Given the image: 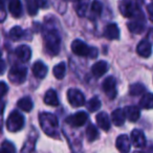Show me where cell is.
<instances>
[{"mask_svg":"<svg viewBox=\"0 0 153 153\" xmlns=\"http://www.w3.org/2000/svg\"><path fill=\"white\" fill-rule=\"evenodd\" d=\"M45 43V51L49 56H57L61 48V36L57 28L49 27L43 34Z\"/></svg>","mask_w":153,"mask_h":153,"instance_id":"1","label":"cell"},{"mask_svg":"<svg viewBox=\"0 0 153 153\" xmlns=\"http://www.w3.org/2000/svg\"><path fill=\"white\" fill-rule=\"evenodd\" d=\"M39 123L42 130L49 136H55L58 134V119L56 115L49 112H42L39 114Z\"/></svg>","mask_w":153,"mask_h":153,"instance_id":"2","label":"cell"},{"mask_svg":"<svg viewBox=\"0 0 153 153\" xmlns=\"http://www.w3.org/2000/svg\"><path fill=\"white\" fill-rule=\"evenodd\" d=\"M71 51L74 55L80 57H88L91 59H96L98 57V48L89 46L80 39H76L72 41Z\"/></svg>","mask_w":153,"mask_h":153,"instance_id":"3","label":"cell"},{"mask_svg":"<svg viewBox=\"0 0 153 153\" xmlns=\"http://www.w3.org/2000/svg\"><path fill=\"white\" fill-rule=\"evenodd\" d=\"M24 126V117L18 110H14L10 113L7 120V128L11 132H17Z\"/></svg>","mask_w":153,"mask_h":153,"instance_id":"4","label":"cell"},{"mask_svg":"<svg viewBox=\"0 0 153 153\" xmlns=\"http://www.w3.org/2000/svg\"><path fill=\"white\" fill-rule=\"evenodd\" d=\"M26 76H27V69L25 66L22 65H14L11 67L9 72V79L14 84H22L25 82Z\"/></svg>","mask_w":153,"mask_h":153,"instance_id":"5","label":"cell"},{"mask_svg":"<svg viewBox=\"0 0 153 153\" xmlns=\"http://www.w3.org/2000/svg\"><path fill=\"white\" fill-rule=\"evenodd\" d=\"M120 11L122 15L126 18H133L140 15V10L138 7V3L134 1H123L120 3Z\"/></svg>","mask_w":153,"mask_h":153,"instance_id":"6","label":"cell"},{"mask_svg":"<svg viewBox=\"0 0 153 153\" xmlns=\"http://www.w3.org/2000/svg\"><path fill=\"white\" fill-rule=\"evenodd\" d=\"M102 88L104 90L105 94L108 97L110 100H113V99L117 97V79L114 76H107L106 79L103 81L102 84Z\"/></svg>","mask_w":153,"mask_h":153,"instance_id":"7","label":"cell"},{"mask_svg":"<svg viewBox=\"0 0 153 153\" xmlns=\"http://www.w3.org/2000/svg\"><path fill=\"white\" fill-rule=\"evenodd\" d=\"M67 99L72 107H81L85 104L84 94L76 88H70L67 91Z\"/></svg>","mask_w":153,"mask_h":153,"instance_id":"8","label":"cell"},{"mask_svg":"<svg viewBox=\"0 0 153 153\" xmlns=\"http://www.w3.org/2000/svg\"><path fill=\"white\" fill-rule=\"evenodd\" d=\"M88 114L85 111H79L74 114H71L66 119V123L69 124L71 127H81L87 122Z\"/></svg>","mask_w":153,"mask_h":153,"instance_id":"9","label":"cell"},{"mask_svg":"<svg viewBox=\"0 0 153 153\" xmlns=\"http://www.w3.org/2000/svg\"><path fill=\"white\" fill-rule=\"evenodd\" d=\"M145 24L146 23H145L144 17H143V15L140 14L135 19H133L132 21H130L129 23H128V28H129L130 32L133 33V34L140 35L145 30Z\"/></svg>","mask_w":153,"mask_h":153,"instance_id":"10","label":"cell"},{"mask_svg":"<svg viewBox=\"0 0 153 153\" xmlns=\"http://www.w3.org/2000/svg\"><path fill=\"white\" fill-rule=\"evenodd\" d=\"M135 148H144L146 146V136L140 129H134L131 132V142Z\"/></svg>","mask_w":153,"mask_h":153,"instance_id":"11","label":"cell"},{"mask_svg":"<svg viewBox=\"0 0 153 153\" xmlns=\"http://www.w3.org/2000/svg\"><path fill=\"white\" fill-rule=\"evenodd\" d=\"M115 147L121 153H129L130 147H131V143L126 134H122V135L117 136V142H115Z\"/></svg>","mask_w":153,"mask_h":153,"instance_id":"12","label":"cell"},{"mask_svg":"<svg viewBox=\"0 0 153 153\" xmlns=\"http://www.w3.org/2000/svg\"><path fill=\"white\" fill-rule=\"evenodd\" d=\"M109 69V65L106 61H98L91 67V72L96 78H101Z\"/></svg>","mask_w":153,"mask_h":153,"instance_id":"13","label":"cell"},{"mask_svg":"<svg viewBox=\"0 0 153 153\" xmlns=\"http://www.w3.org/2000/svg\"><path fill=\"white\" fill-rule=\"evenodd\" d=\"M136 51L143 58H149L152 53V45L148 40H142L136 46Z\"/></svg>","mask_w":153,"mask_h":153,"instance_id":"14","label":"cell"},{"mask_svg":"<svg viewBox=\"0 0 153 153\" xmlns=\"http://www.w3.org/2000/svg\"><path fill=\"white\" fill-rule=\"evenodd\" d=\"M15 53L17 56V58L22 62H28L32 57V51L30 47L27 45H20L16 48Z\"/></svg>","mask_w":153,"mask_h":153,"instance_id":"15","label":"cell"},{"mask_svg":"<svg viewBox=\"0 0 153 153\" xmlns=\"http://www.w3.org/2000/svg\"><path fill=\"white\" fill-rule=\"evenodd\" d=\"M104 36L108 40H117V39H120V28L117 25V23L108 24L104 30Z\"/></svg>","mask_w":153,"mask_h":153,"instance_id":"16","label":"cell"},{"mask_svg":"<svg viewBox=\"0 0 153 153\" xmlns=\"http://www.w3.org/2000/svg\"><path fill=\"white\" fill-rule=\"evenodd\" d=\"M97 124L100 128H102L105 131H108L109 128H110V119H109V115L106 112L102 111V112L98 113L96 117Z\"/></svg>","mask_w":153,"mask_h":153,"instance_id":"17","label":"cell"},{"mask_svg":"<svg viewBox=\"0 0 153 153\" xmlns=\"http://www.w3.org/2000/svg\"><path fill=\"white\" fill-rule=\"evenodd\" d=\"M47 71H48L47 66L45 65L43 62L37 61V62H35L34 65H33V74H34L37 78H39V79H44L45 76L47 74Z\"/></svg>","mask_w":153,"mask_h":153,"instance_id":"18","label":"cell"},{"mask_svg":"<svg viewBox=\"0 0 153 153\" xmlns=\"http://www.w3.org/2000/svg\"><path fill=\"white\" fill-rule=\"evenodd\" d=\"M123 111L125 117L129 120L130 122H136L140 117V111L138 107L136 106H127Z\"/></svg>","mask_w":153,"mask_h":153,"instance_id":"19","label":"cell"},{"mask_svg":"<svg viewBox=\"0 0 153 153\" xmlns=\"http://www.w3.org/2000/svg\"><path fill=\"white\" fill-rule=\"evenodd\" d=\"M111 121H112V123L114 124L115 126H117V127L123 126L126 121L123 109L117 108V109H115V110H113L112 113H111Z\"/></svg>","mask_w":153,"mask_h":153,"instance_id":"20","label":"cell"},{"mask_svg":"<svg viewBox=\"0 0 153 153\" xmlns=\"http://www.w3.org/2000/svg\"><path fill=\"white\" fill-rule=\"evenodd\" d=\"M9 11L15 18H19L23 14L22 10V3L18 0H13L9 3Z\"/></svg>","mask_w":153,"mask_h":153,"instance_id":"21","label":"cell"},{"mask_svg":"<svg viewBox=\"0 0 153 153\" xmlns=\"http://www.w3.org/2000/svg\"><path fill=\"white\" fill-rule=\"evenodd\" d=\"M44 103L49 106H58L59 105V99H58L57 92L53 89L47 90V92L45 94L44 97Z\"/></svg>","mask_w":153,"mask_h":153,"instance_id":"22","label":"cell"},{"mask_svg":"<svg viewBox=\"0 0 153 153\" xmlns=\"http://www.w3.org/2000/svg\"><path fill=\"white\" fill-rule=\"evenodd\" d=\"M17 105L21 110L25 111V112H30L33 109V107H34V103H33L32 99L30 97H24V98L20 99L18 101Z\"/></svg>","mask_w":153,"mask_h":153,"instance_id":"23","label":"cell"},{"mask_svg":"<svg viewBox=\"0 0 153 153\" xmlns=\"http://www.w3.org/2000/svg\"><path fill=\"white\" fill-rule=\"evenodd\" d=\"M86 138H87L88 142H94L97 138L99 137V131L98 128L94 125V124H89L86 128Z\"/></svg>","mask_w":153,"mask_h":153,"instance_id":"24","label":"cell"},{"mask_svg":"<svg viewBox=\"0 0 153 153\" xmlns=\"http://www.w3.org/2000/svg\"><path fill=\"white\" fill-rule=\"evenodd\" d=\"M10 37H11L12 40H20V39L26 37V32L22 30L20 26H14L10 30Z\"/></svg>","mask_w":153,"mask_h":153,"instance_id":"25","label":"cell"},{"mask_svg":"<svg viewBox=\"0 0 153 153\" xmlns=\"http://www.w3.org/2000/svg\"><path fill=\"white\" fill-rule=\"evenodd\" d=\"M53 74H55V76L57 78L58 80L63 79L64 76H65V72H66V64H65V62H61V63L57 64V65L53 67Z\"/></svg>","mask_w":153,"mask_h":153,"instance_id":"26","label":"cell"},{"mask_svg":"<svg viewBox=\"0 0 153 153\" xmlns=\"http://www.w3.org/2000/svg\"><path fill=\"white\" fill-rule=\"evenodd\" d=\"M153 105V99L151 92H147L140 101V106L144 109H151Z\"/></svg>","mask_w":153,"mask_h":153,"instance_id":"27","label":"cell"},{"mask_svg":"<svg viewBox=\"0 0 153 153\" xmlns=\"http://www.w3.org/2000/svg\"><path fill=\"white\" fill-rule=\"evenodd\" d=\"M145 91H146V87H145L142 83H135V84L130 85L129 94H131V96H133V97L140 96V94H143Z\"/></svg>","mask_w":153,"mask_h":153,"instance_id":"28","label":"cell"},{"mask_svg":"<svg viewBox=\"0 0 153 153\" xmlns=\"http://www.w3.org/2000/svg\"><path fill=\"white\" fill-rule=\"evenodd\" d=\"M86 106H87L88 110H89L90 112H94V111L99 110V109L101 108L102 103H101L100 99H99L98 97H94V98H91L88 101Z\"/></svg>","mask_w":153,"mask_h":153,"instance_id":"29","label":"cell"},{"mask_svg":"<svg viewBox=\"0 0 153 153\" xmlns=\"http://www.w3.org/2000/svg\"><path fill=\"white\" fill-rule=\"evenodd\" d=\"M36 138H37V135L36 136H30V137L26 140L25 144H24V146H23V148H22V153H30L34 150L35 145H36Z\"/></svg>","mask_w":153,"mask_h":153,"instance_id":"30","label":"cell"},{"mask_svg":"<svg viewBox=\"0 0 153 153\" xmlns=\"http://www.w3.org/2000/svg\"><path fill=\"white\" fill-rule=\"evenodd\" d=\"M90 12H91L92 17H97V16H100L103 12V4L99 1H94L91 3V7H90Z\"/></svg>","mask_w":153,"mask_h":153,"instance_id":"31","label":"cell"},{"mask_svg":"<svg viewBox=\"0 0 153 153\" xmlns=\"http://www.w3.org/2000/svg\"><path fill=\"white\" fill-rule=\"evenodd\" d=\"M87 10H88V2L86 1H81V2H78L76 7V14L80 16V17H84L87 13Z\"/></svg>","mask_w":153,"mask_h":153,"instance_id":"32","label":"cell"},{"mask_svg":"<svg viewBox=\"0 0 153 153\" xmlns=\"http://www.w3.org/2000/svg\"><path fill=\"white\" fill-rule=\"evenodd\" d=\"M26 7H27V12L30 16H34L38 13V3L36 0H27L26 1Z\"/></svg>","mask_w":153,"mask_h":153,"instance_id":"33","label":"cell"},{"mask_svg":"<svg viewBox=\"0 0 153 153\" xmlns=\"http://www.w3.org/2000/svg\"><path fill=\"white\" fill-rule=\"evenodd\" d=\"M1 152L2 153H16V148L12 142L4 140V142L1 144Z\"/></svg>","mask_w":153,"mask_h":153,"instance_id":"34","label":"cell"},{"mask_svg":"<svg viewBox=\"0 0 153 153\" xmlns=\"http://www.w3.org/2000/svg\"><path fill=\"white\" fill-rule=\"evenodd\" d=\"M5 17H7V12H5L4 9V2L0 1V22L4 21Z\"/></svg>","mask_w":153,"mask_h":153,"instance_id":"35","label":"cell"},{"mask_svg":"<svg viewBox=\"0 0 153 153\" xmlns=\"http://www.w3.org/2000/svg\"><path fill=\"white\" fill-rule=\"evenodd\" d=\"M9 90V86L7 85L5 82H0V99L4 97Z\"/></svg>","mask_w":153,"mask_h":153,"instance_id":"36","label":"cell"},{"mask_svg":"<svg viewBox=\"0 0 153 153\" xmlns=\"http://www.w3.org/2000/svg\"><path fill=\"white\" fill-rule=\"evenodd\" d=\"M37 3H38L39 7H46L47 5H48V2H47V1H40V0H38Z\"/></svg>","mask_w":153,"mask_h":153,"instance_id":"37","label":"cell"},{"mask_svg":"<svg viewBox=\"0 0 153 153\" xmlns=\"http://www.w3.org/2000/svg\"><path fill=\"white\" fill-rule=\"evenodd\" d=\"M5 70V63L3 62V60L0 61V74H2Z\"/></svg>","mask_w":153,"mask_h":153,"instance_id":"38","label":"cell"},{"mask_svg":"<svg viewBox=\"0 0 153 153\" xmlns=\"http://www.w3.org/2000/svg\"><path fill=\"white\" fill-rule=\"evenodd\" d=\"M152 3H150V4L148 5V13H149V18H150V20H152L153 18V13H152Z\"/></svg>","mask_w":153,"mask_h":153,"instance_id":"39","label":"cell"},{"mask_svg":"<svg viewBox=\"0 0 153 153\" xmlns=\"http://www.w3.org/2000/svg\"><path fill=\"white\" fill-rule=\"evenodd\" d=\"M4 103H3V101H0V115L3 113V110H4Z\"/></svg>","mask_w":153,"mask_h":153,"instance_id":"40","label":"cell"},{"mask_svg":"<svg viewBox=\"0 0 153 153\" xmlns=\"http://www.w3.org/2000/svg\"><path fill=\"white\" fill-rule=\"evenodd\" d=\"M1 57H2V51H1V49H0V61H1Z\"/></svg>","mask_w":153,"mask_h":153,"instance_id":"41","label":"cell"},{"mask_svg":"<svg viewBox=\"0 0 153 153\" xmlns=\"http://www.w3.org/2000/svg\"><path fill=\"white\" fill-rule=\"evenodd\" d=\"M134 153H140V152H134ZM147 153H152V151H151V149H150V150H149Z\"/></svg>","mask_w":153,"mask_h":153,"instance_id":"42","label":"cell"},{"mask_svg":"<svg viewBox=\"0 0 153 153\" xmlns=\"http://www.w3.org/2000/svg\"><path fill=\"white\" fill-rule=\"evenodd\" d=\"M0 153H2V152H1V150H0Z\"/></svg>","mask_w":153,"mask_h":153,"instance_id":"43","label":"cell"}]
</instances>
